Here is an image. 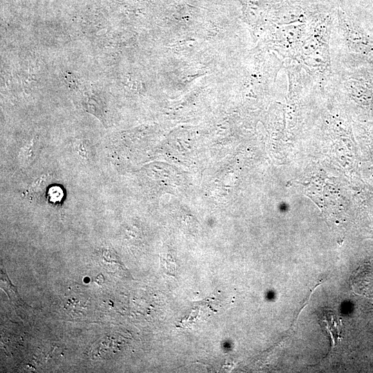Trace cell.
Listing matches in <instances>:
<instances>
[{
	"instance_id": "3",
	"label": "cell",
	"mask_w": 373,
	"mask_h": 373,
	"mask_svg": "<svg viewBox=\"0 0 373 373\" xmlns=\"http://www.w3.org/2000/svg\"><path fill=\"white\" fill-rule=\"evenodd\" d=\"M33 142H32L31 144H30L29 145L26 146H24L25 149H23L22 151V154H23V156L25 157L26 158V162H28L30 160V159L32 158V151H33V148H35V146H33Z\"/></svg>"
},
{
	"instance_id": "4",
	"label": "cell",
	"mask_w": 373,
	"mask_h": 373,
	"mask_svg": "<svg viewBox=\"0 0 373 373\" xmlns=\"http://www.w3.org/2000/svg\"><path fill=\"white\" fill-rule=\"evenodd\" d=\"M368 6L370 8L371 10H372V12H373V0H370Z\"/></svg>"
},
{
	"instance_id": "1",
	"label": "cell",
	"mask_w": 373,
	"mask_h": 373,
	"mask_svg": "<svg viewBox=\"0 0 373 373\" xmlns=\"http://www.w3.org/2000/svg\"><path fill=\"white\" fill-rule=\"evenodd\" d=\"M50 176L43 175L35 180L28 189L29 196L32 198H38L44 194V189L48 186Z\"/></svg>"
},
{
	"instance_id": "2",
	"label": "cell",
	"mask_w": 373,
	"mask_h": 373,
	"mask_svg": "<svg viewBox=\"0 0 373 373\" xmlns=\"http://www.w3.org/2000/svg\"><path fill=\"white\" fill-rule=\"evenodd\" d=\"M64 196L63 190L61 187L54 186L50 187L48 192V198L52 203H59L61 201Z\"/></svg>"
}]
</instances>
